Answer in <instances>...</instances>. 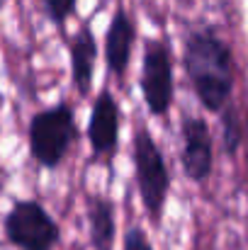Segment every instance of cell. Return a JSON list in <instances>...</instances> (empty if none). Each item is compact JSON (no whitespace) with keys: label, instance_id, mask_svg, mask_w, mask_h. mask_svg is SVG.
<instances>
[{"label":"cell","instance_id":"1","mask_svg":"<svg viewBox=\"0 0 248 250\" xmlns=\"http://www.w3.org/2000/svg\"><path fill=\"white\" fill-rule=\"evenodd\" d=\"M185 63L192 85L207 109H222L234 87V61L226 44L209 29H200L185 46Z\"/></svg>","mask_w":248,"mask_h":250},{"label":"cell","instance_id":"10","mask_svg":"<svg viewBox=\"0 0 248 250\" xmlns=\"http://www.w3.org/2000/svg\"><path fill=\"white\" fill-rule=\"evenodd\" d=\"M90 238L97 250H110L114 238V216L112 204L105 199H90Z\"/></svg>","mask_w":248,"mask_h":250},{"label":"cell","instance_id":"3","mask_svg":"<svg viewBox=\"0 0 248 250\" xmlns=\"http://www.w3.org/2000/svg\"><path fill=\"white\" fill-rule=\"evenodd\" d=\"M5 238L20 250H51L59 243V226L34 199H20L5 216Z\"/></svg>","mask_w":248,"mask_h":250},{"label":"cell","instance_id":"6","mask_svg":"<svg viewBox=\"0 0 248 250\" xmlns=\"http://www.w3.org/2000/svg\"><path fill=\"white\" fill-rule=\"evenodd\" d=\"M185 146H182V163L185 172L202 182L212 172V136L202 119H187L185 122Z\"/></svg>","mask_w":248,"mask_h":250},{"label":"cell","instance_id":"4","mask_svg":"<svg viewBox=\"0 0 248 250\" xmlns=\"http://www.w3.org/2000/svg\"><path fill=\"white\" fill-rule=\"evenodd\" d=\"M134 163H136V180H139L144 207L149 209V214L158 216L168 197L170 180H168V170H165L158 146L144 129L136 134V141H134Z\"/></svg>","mask_w":248,"mask_h":250},{"label":"cell","instance_id":"11","mask_svg":"<svg viewBox=\"0 0 248 250\" xmlns=\"http://www.w3.org/2000/svg\"><path fill=\"white\" fill-rule=\"evenodd\" d=\"M42 2H44L46 15H49L56 24L66 22V20L73 15V10H76V0H42Z\"/></svg>","mask_w":248,"mask_h":250},{"label":"cell","instance_id":"5","mask_svg":"<svg viewBox=\"0 0 248 250\" xmlns=\"http://www.w3.org/2000/svg\"><path fill=\"white\" fill-rule=\"evenodd\" d=\"M144 97L149 109L163 114L173 100V73H170V56L161 42H151L144 56V76H141Z\"/></svg>","mask_w":248,"mask_h":250},{"label":"cell","instance_id":"7","mask_svg":"<svg viewBox=\"0 0 248 250\" xmlns=\"http://www.w3.org/2000/svg\"><path fill=\"white\" fill-rule=\"evenodd\" d=\"M117 131H119V109L117 102L112 100L110 92H102L92 107L90 114V126H88V136H90V146L95 153L107 156L114 151L117 146Z\"/></svg>","mask_w":248,"mask_h":250},{"label":"cell","instance_id":"12","mask_svg":"<svg viewBox=\"0 0 248 250\" xmlns=\"http://www.w3.org/2000/svg\"><path fill=\"white\" fill-rule=\"evenodd\" d=\"M124 250H151V246H149L146 236H144L139 229H134V231H129L127 238H124Z\"/></svg>","mask_w":248,"mask_h":250},{"label":"cell","instance_id":"8","mask_svg":"<svg viewBox=\"0 0 248 250\" xmlns=\"http://www.w3.org/2000/svg\"><path fill=\"white\" fill-rule=\"evenodd\" d=\"M132 42H134V24L127 17V12H117L110 32H107V63L114 73H124L127 63H129V54H132Z\"/></svg>","mask_w":248,"mask_h":250},{"label":"cell","instance_id":"9","mask_svg":"<svg viewBox=\"0 0 248 250\" xmlns=\"http://www.w3.org/2000/svg\"><path fill=\"white\" fill-rule=\"evenodd\" d=\"M92 66H95V39L88 27H81V32L71 42V68H73V83L78 92L85 95L92 83Z\"/></svg>","mask_w":248,"mask_h":250},{"label":"cell","instance_id":"13","mask_svg":"<svg viewBox=\"0 0 248 250\" xmlns=\"http://www.w3.org/2000/svg\"><path fill=\"white\" fill-rule=\"evenodd\" d=\"M2 2H5V0H0V10H2Z\"/></svg>","mask_w":248,"mask_h":250},{"label":"cell","instance_id":"2","mask_svg":"<svg viewBox=\"0 0 248 250\" xmlns=\"http://www.w3.org/2000/svg\"><path fill=\"white\" fill-rule=\"evenodd\" d=\"M29 153L42 167H56L78 136L73 112L68 104L42 109L29 122Z\"/></svg>","mask_w":248,"mask_h":250}]
</instances>
